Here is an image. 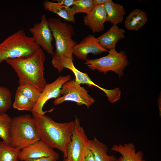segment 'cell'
Instances as JSON below:
<instances>
[{"label": "cell", "instance_id": "7c38bea8", "mask_svg": "<svg viewBox=\"0 0 161 161\" xmlns=\"http://www.w3.org/2000/svg\"><path fill=\"white\" fill-rule=\"evenodd\" d=\"M107 51L109 50L100 44L97 38L89 34L74 46L72 54L79 59L86 61L89 54L97 55Z\"/></svg>", "mask_w": 161, "mask_h": 161}, {"label": "cell", "instance_id": "7a4b0ae2", "mask_svg": "<svg viewBox=\"0 0 161 161\" xmlns=\"http://www.w3.org/2000/svg\"><path fill=\"white\" fill-rule=\"evenodd\" d=\"M45 59L43 50L40 47L28 56L8 59L5 61L16 73L18 81L29 83L41 93L47 84L44 77Z\"/></svg>", "mask_w": 161, "mask_h": 161}, {"label": "cell", "instance_id": "44dd1931", "mask_svg": "<svg viewBox=\"0 0 161 161\" xmlns=\"http://www.w3.org/2000/svg\"><path fill=\"white\" fill-rule=\"evenodd\" d=\"M21 150L0 141V161H19L18 157Z\"/></svg>", "mask_w": 161, "mask_h": 161}, {"label": "cell", "instance_id": "3957f363", "mask_svg": "<svg viewBox=\"0 0 161 161\" xmlns=\"http://www.w3.org/2000/svg\"><path fill=\"white\" fill-rule=\"evenodd\" d=\"M32 37L20 30L10 35L0 43V64L10 58L26 57L40 48Z\"/></svg>", "mask_w": 161, "mask_h": 161}, {"label": "cell", "instance_id": "5b68a950", "mask_svg": "<svg viewBox=\"0 0 161 161\" xmlns=\"http://www.w3.org/2000/svg\"><path fill=\"white\" fill-rule=\"evenodd\" d=\"M10 145L21 150L40 140L32 116L25 114L12 118Z\"/></svg>", "mask_w": 161, "mask_h": 161}, {"label": "cell", "instance_id": "9a60e30c", "mask_svg": "<svg viewBox=\"0 0 161 161\" xmlns=\"http://www.w3.org/2000/svg\"><path fill=\"white\" fill-rule=\"evenodd\" d=\"M135 147L132 143L120 144L112 146L111 150L121 155L115 161H145L143 152L137 151Z\"/></svg>", "mask_w": 161, "mask_h": 161}, {"label": "cell", "instance_id": "2e32d148", "mask_svg": "<svg viewBox=\"0 0 161 161\" xmlns=\"http://www.w3.org/2000/svg\"><path fill=\"white\" fill-rule=\"evenodd\" d=\"M125 30L113 25L108 30L97 38L100 44L104 48L109 50L115 49L117 43L125 38Z\"/></svg>", "mask_w": 161, "mask_h": 161}, {"label": "cell", "instance_id": "4fadbf2b", "mask_svg": "<svg viewBox=\"0 0 161 161\" xmlns=\"http://www.w3.org/2000/svg\"><path fill=\"white\" fill-rule=\"evenodd\" d=\"M45 157H54L58 159L59 155L53 149L40 140L21 150L18 159L19 161Z\"/></svg>", "mask_w": 161, "mask_h": 161}, {"label": "cell", "instance_id": "f546056e", "mask_svg": "<svg viewBox=\"0 0 161 161\" xmlns=\"http://www.w3.org/2000/svg\"><path fill=\"white\" fill-rule=\"evenodd\" d=\"M95 6L104 5L107 0H93Z\"/></svg>", "mask_w": 161, "mask_h": 161}, {"label": "cell", "instance_id": "4316f807", "mask_svg": "<svg viewBox=\"0 0 161 161\" xmlns=\"http://www.w3.org/2000/svg\"><path fill=\"white\" fill-rule=\"evenodd\" d=\"M76 0H57V2L67 7H70L75 3Z\"/></svg>", "mask_w": 161, "mask_h": 161}, {"label": "cell", "instance_id": "277c9868", "mask_svg": "<svg viewBox=\"0 0 161 161\" xmlns=\"http://www.w3.org/2000/svg\"><path fill=\"white\" fill-rule=\"evenodd\" d=\"M47 21L55 41V49L52 57L64 56L73 59V49L77 44L72 38L75 35L74 27L58 18H49Z\"/></svg>", "mask_w": 161, "mask_h": 161}, {"label": "cell", "instance_id": "f1b7e54d", "mask_svg": "<svg viewBox=\"0 0 161 161\" xmlns=\"http://www.w3.org/2000/svg\"><path fill=\"white\" fill-rule=\"evenodd\" d=\"M83 161H95L92 152L88 148L86 151Z\"/></svg>", "mask_w": 161, "mask_h": 161}, {"label": "cell", "instance_id": "ba28073f", "mask_svg": "<svg viewBox=\"0 0 161 161\" xmlns=\"http://www.w3.org/2000/svg\"><path fill=\"white\" fill-rule=\"evenodd\" d=\"M74 128L66 157L63 161H83L89 140L80 120L75 117Z\"/></svg>", "mask_w": 161, "mask_h": 161}, {"label": "cell", "instance_id": "8fae6325", "mask_svg": "<svg viewBox=\"0 0 161 161\" xmlns=\"http://www.w3.org/2000/svg\"><path fill=\"white\" fill-rule=\"evenodd\" d=\"M29 31L35 43L43 50L52 55L54 52L52 44L53 37L44 14L42 15L40 22L30 28Z\"/></svg>", "mask_w": 161, "mask_h": 161}, {"label": "cell", "instance_id": "603a6c76", "mask_svg": "<svg viewBox=\"0 0 161 161\" xmlns=\"http://www.w3.org/2000/svg\"><path fill=\"white\" fill-rule=\"evenodd\" d=\"M34 105L28 98L17 89L13 104V108L19 111L31 112Z\"/></svg>", "mask_w": 161, "mask_h": 161}, {"label": "cell", "instance_id": "d4e9b609", "mask_svg": "<svg viewBox=\"0 0 161 161\" xmlns=\"http://www.w3.org/2000/svg\"><path fill=\"white\" fill-rule=\"evenodd\" d=\"M17 89L28 98L34 104L37 101L40 92L32 85L25 82L18 81Z\"/></svg>", "mask_w": 161, "mask_h": 161}, {"label": "cell", "instance_id": "d6986e66", "mask_svg": "<svg viewBox=\"0 0 161 161\" xmlns=\"http://www.w3.org/2000/svg\"><path fill=\"white\" fill-rule=\"evenodd\" d=\"M147 21L146 13L140 9H135L126 18L125 26L129 30L137 31L145 24Z\"/></svg>", "mask_w": 161, "mask_h": 161}, {"label": "cell", "instance_id": "8992f818", "mask_svg": "<svg viewBox=\"0 0 161 161\" xmlns=\"http://www.w3.org/2000/svg\"><path fill=\"white\" fill-rule=\"evenodd\" d=\"M108 52L109 54L105 56L87 59L85 64L92 71L96 70L104 74L109 71H113L120 78L123 75V71L129 64L126 53L124 51L117 52L115 49L110 50Z\"/></svg>", "mask_w": 161, "mask_h": 161}, {"label": "cell", "instance_id": "ac0fdd59", "mask_svg": "<svg viewBox=\"0 0 161 161\" xmlns=\"http://www.w3.org/2000/svg\"><path fill=\"white\" fill-rule=\"evenodd\" d=\"M88 148L92 152L95 161H115L117 158L113 155H109L108 146L95 138L89 140Z\"/></svg>", "mask_w": 161, "mask_h": 161}, {"label": "cell", "instance_id": "7402d4cb", "mask_svg": "<svg viewBox=\"0 0 161 161\" xmlns=\"http://www.w3.org/2000/svg\"><path fill=\"white\" fill-rule=\"evenodd\" d=\"M11 121L12 118L6 113L0 114V138L3 141L9 144Z\"/></svg>", "mask_w": 161, "mask_h": 161}, {"label": "cell", "instance_id": "e0dca14e", "mask_svg": "<svg viewBox=\"0 0 161 161\" xmlns=\"http://www.w3.org/2000/svg\"><path fill=\"white\" fill-rule=\"evenodd\" d=\"M104 6L106 15V21L114 25L122 23L126 13L123 6L114 3L112 0H107Z\"/></svg>", "mask_w": 161, "mask_h": 161}, {"label": "cell", "instance_id": "9c48e42d", "mask_svg": "<svg viewBox=\"0 0 161 161\" xmlns=\"http://www.w3.org/2000/svg\"><path fill=\"white\" fill-rule=\"evenodd\" d=\"M52 58V65L59 72H62L64 68L68 69L74 73L75 77V80L78 83L86 84L89 87L95 86L104 92L108 98H111L114 96L115 91L114 89H106L96 84L91 80L87 73L82 72L75 67L73 62V59L72 58L64 56Z\"/></svg>", "mask_w": 161, "mask_h": 161}, {"label": "cell", "instance_id": "484cf974", "mask_svg": "<svg viewBox=\"0 0 161 161\" xmlns=\"http://www.w3.org/2000/svg\"><path fill=\"white\" fill-rule=\"evenodd\" d=\"M12 105V94L7 87L0 86V114L6 113Z\"/></svg>", "mask_w": 161, "mask_h": 161}, {"label": "cell", "instance_id": "30bf717a", "mask_svg": "<svg viewBox=\"0 0 161 161\" xmlns=\"http://www.w3.org/2000/svg\"><path fill=\"white\" fill-rule=\"evenodd\" d=\"M71 78V76L69 75L60 76L52 82L47 84L34 105L31 112L32 113L43 115L47 112H52L53 108L48 111H44L43 107L44 105L49 99L53 98L56 99L60 97L63 85Z\"/></svg>", "mask_w": 161, "mask_h": 161}, {"label": "cell", "instance_id": "6da1fadb", "mask_svg": "<svg viewBox=\"0 0 161 161\" xmlns=\"http://www.w3.org/2000/svg\"><path fill=\"white\" fill-rule=\"evenodd\" d=\"M32 114L40 140L52 149L59 150L65 158L74 128V121L60 123L45 114Z\"/></svg>", "mask_w": 161, "mask_h": 161}, {"label": "cell", "instance_id": "5bb4252c", "mask_svg": "<svg viewBox=\"0 0 161 161\" xmlns=\"http://www.w3.org/2000/svg\"><path fill=\"white\" fill-rule=\"evenodd\" d=\"M106 16L104 5H96L83 17L84 24L93 33L100 32L104 29Z\"/></svg>", "mask_w": 161, "mask_h": 161}, {"label": "cell", "instance_id": "52a82bcc", "mask_svg": "<svg viewBox=\"0 0 161 161\" xmlns=\"http://www.w3.org/2000/svg\"><path fill=\"white\" fill-rule=\"evenodd\" d=\"M62 96L55 99L53 103L55 105H59L66 101L76 103L78 105H85L87 108L95 102L94 99L88 94V91L74 79L65 82L61 89Z\"/></svg>", "mask_w": 161, "mask_h": 161}, {"label": "cell", "instance_id": "cb8c5ba5", "mask_svg": "<svg viewBox=\"0 0 161 161\" xmlns=\"http://www.w3.org/2000/svg\"><path fill=\"white\" fill-rule=\"evenodd\" d=\"M95 6L93 0H76L75 4L69 8V11L73 16L79 13L86 14Z\"/></svg>", "mask_w": 161, "mask_h": 161}, {"label": "cell", "instance_id": "83f0119b", "mask_svg": "<svg viewBox=\"0 0 161 161\" xmlns=\"http://www.w3.org/2000/svg\"><path fill=\"white\" fill-rule=\"evenodd\" d=\"M58 159L54 157H45L36 159H30L24 161H57Z\"/></svg>", "mask_w": 161, "mask_h": 161}, {"label": "cell", "instance_id": "ffe728a7", "mask_svg": "<svg viewBox=\"0 0 161 161\" xmlns=\"http://www.w3.org/2000/svg\"><path fill=\"white\" fill-rule=\"evenodd\" d=\"M44 9L47 11L57 14L65 20L74 23L75 20L74 16L69 13V8L65 7L58 3L48 0L43 2Z\"/></svg>", "mask_w": 161, "mask_h": 161}]
</instances>
